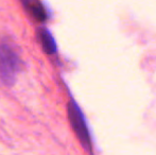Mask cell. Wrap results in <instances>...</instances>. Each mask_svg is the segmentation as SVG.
Here are the masks:
<instances>
[{
	"label": "cell",
	"instance_id": "cell-1",
	"mask_svg": "<svg viewBox=\"0 0 156 155\" xmlns=\"http://www.w3.org/2000/svg\"><path fill=\"white\" fill-rule=\"evenodd\" d=\"M23 61L14 46L9 41L0 43V81L6 86L16 82L18 73L23 70Z\"/></svg>",
	"mask_w": 156,
	"mask_h": 155
},
{
	"label": "cell",
	"instance_id": "cell-2",
	"mask_svg": "<svg viewBox=\"0 0 156 155\" xmlns=\"http://www.w3.org/2000/svg\"><path fill=\"white\" fill-rule=\"evenodd\" d=\"M68 116H69L72 129L78 135L82 145L85 148H89L90 147V136H89L88 129H87V123L85 121L84 115L81 108L73 100L69 101L68 103Z\"/></svg>",
	"mask_w": 156,
	"mask_h": 155
},
{
	"label": "cell",
	"instance_id": "cell-3",
	"mask_svg": "<svg viewBox=\"0 0 156 155\" xmlns=\"http://www.w3.org/2000/svg\"><path fill=\"white\" fill-rule=\"evenodd\" d=\"M26 11L38 23H44L48 18V11L45 8L43 2L36 1V0H29V1H23Z\"/></svg>",
	"mask_w": 156,
	"mask_h": 155
},
{
	"label": "cell",
	"instance_id": "cell-4",
	"mask_svg": "<svg viewBox=\"0 0 156 155\" xmlns=\"http://www.w3.org/2000/svg\"><path fill=\"white\" fill-rule=\"evenodd\" d=\"M36 36L38 39L39 44H41L43 50L47 54H54L56 52V43L55 39L52 36V34L50 33L49 30H47L46 28H38L36 31Z\"/></svg>",
	"mask_w": 156,
	"mask_h": 155
}]
</instances>
